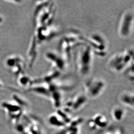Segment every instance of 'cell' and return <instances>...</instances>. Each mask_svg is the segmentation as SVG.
Instances as JSON below:
<instances>
[{
    "label": "cell",
    "instance_id": "obj_11",
    "mask_svg": "<svg viewBox=\"0 0 134 134\" xmlns=\"http://www.w3.org/2000/svg\"><path fill=\"white\" fill-rule=\"evenodd\" d=\"M125 111L123 108L116 106L111 111V116L113 119L117 122L121 121L123 119Z\"/></svg>",
    "mask_w": 134,
    "mask_h": 134
},
{
    "label": "cell",
    "instance_id": "obj_6",
    "mask_svg": "<svg viewBox=\"0 0 134 134\" xmlns=\"http://www.w3.org/2000/svg\"><path fill=\"white\" fill-rule=\"evenodd\" d=\"M87 97L84 94H79L69 100L64 108L70 111H77L82 109L87 103Z\"/></svg>",
    "mask_w": 134,
    "mask_h": 134
},
{
    "label": "cell",
    "instance_id": "obj_2",
    "mask_svg": "<svg viewBox=\"0 0 134 134\" xmlns=\"http://www.w3.org/2000/svg\"><path fill=\"white\" fill-rule=\"evenodd\" d=\"M133 63L134 49L130 47L112 55L107 61L106 66L110 72L118 74L124 72Z\"/></svg>",
    "mask_w": 134,
    "mask_h": 134
},
{
    "label": "cell",
    "instance_id": "obj_10",
    "mask_svg": "<svg viewBox=\"0 0 134 134\" xmlns=\"http://www.w3.org/2000/svg\"><path fill=\"white\" fill-rule=\"evenodd\" d=\"M97 129H104L107 126L109 121L107 118L103 114H97L92 118Z\"/></svg>",
    "mask_w": 134,
    "mask_h": 134
},
{
    "label": "cell",
    "instance_id": "obj_7",
    "mask_svg": "<svg viewBox=\"0 0 134 134\" xmlns=\"http://www.w3.org/2000/svg\"><path fill=\"white\" fill-rule=\"evenodd\" d=\"M47 58L51 63L54 69L62 72L66 68L67 61L60 53L55 52H48L46 54Z\"/></svg>",
    "mask_w": 134,
    "mask_h": 134
},
{
    "label": "cell",
    "instance_id": "obj_4",
    "mask_svg": "<svg viewBox=\"0 0 134 134\" xmlns=\"http://www.w3.org/2000/svg\"><path fill=\"white\" fill-rule=\"evenodd\" d=\"M86 44L91 48L94 54L99 57H105L107 54L108 43L102 34L95 32L90 34L86 38Z\"/></svg>",
    "mask_w": 134,
    "mask_h": 134
},
{
    "label": "cell",
    "instance_id": "obj_13",
    "mask_svg": "<svg viewBox=\"0 0 134 134\" xmlns=\"http://www.w3.org/2000/svg\"><path fill=\"white\" fill-rule=\"evenodd\" d=\"M15 63V61L13 59L9 60L8 61V65L10 66H12Z\"/></svg>",
    "mask_w": 134,
    "mask_h": 134
},
{
    "label": "cell",
    "instance_id": "obj_14",
    "mask_svg": "<svg viewBox=\"0 0 134 134\" xmlns=\"http://www.w3.org/2000/svg\"><path fill=\"white\" fill-rule=\"evenodd\" d=\"M1 21H2V19H1V18H0V22H1Z\"/></svg>",
    "mask_w": 134,
    "mask_h": 134
},
{
    "label": "cell",
    "instance_id": "obj_1",
    "mask_svg": "<svg viewBox=\"0 0 134 134\" xmlns=\"http://www.w3.org/2000/svg\"><path fill=\"white\" fill-rule=\"evenodd\" d=\"M75 63L78 74L85 77L92 71L94 54L92 50L86 44L81 45L75 50Z\"/></svg>",
    "mask_w": 134,
    "mask_h": 134
},
{
    "label": "cell",
    "instance_id": "obj_9",
    "mask_svg": "<svg viewBox=\"0 0 134 134\" xmlns=\"http://www.w3.org/2000/svg\"><path fill=\"white\" fill-rule=\"evenodd\" d=\"M49 122L51 125L57 128H64L66 124L57 113L52 114L49 117Z\"/></svg>",
    "mask_w": 134,
    "mask_h": 134
},
{
    "label": "cell",
    "instance_id": "obj_3",
    "mask_svg": "<svg viewBox=\"0 0 134 134\" xmlns=\"http://www.w3.org/2000/svg\"><path fill=\"white\" fill-rule=\"evenodd\" d=\"M134 14L133 8L123 10L120 14L117 24V33L120 38L127 39L133 33Z\"/></svg>",
    "mask_w": 134,
    "mask_h": 134
},
{
    "label": "cell",
    "instance_id": "obj_5",
    "mask_svg": "<svg viewBox=\"0 0 134 134\" xmlns=\"http://www.w3.org/2000/svg\"><path fill=\"white\" fill-rule=\"evenodd\" d=\"M106 83L103 79L93 77L84 82L83 88L87 97L96 98L100 96L106 87Z\"/></svg>",
    "mask_w": 134,
    "mask_h": 134
},
{
    "label": "cell",
    "instance_id": "obj_8",
    "mask_svg": "<svg viewBox=\"0 0 134 134\" xmlns=\"http://www.w3.org/2000/svg\"><path fill=\"white\" fill-rule=\"evenodd\" d=\"M118 99L122 105L132 109L134 108V95L133 91H123L119 94Z\"/></svg>",
    "mask_w": 134,
    "mask_h": 134
},
{
    "label": "cell",
    "instance_id": "obj_12",
    "mask_svg": "<svg viewBox=\"0 0 134 134\" xmlns=\"http://www.w3.org/2000/svg\"><path fill=\"white\" fill-rule=\"evenodd\" d=\"M28 81H29V80L27 77H23L20 80V82L23 84H26L27 82H28Z\"/></svg>",
    "mask_w": 134,
    "mask_h": 134
}]
</instances>
